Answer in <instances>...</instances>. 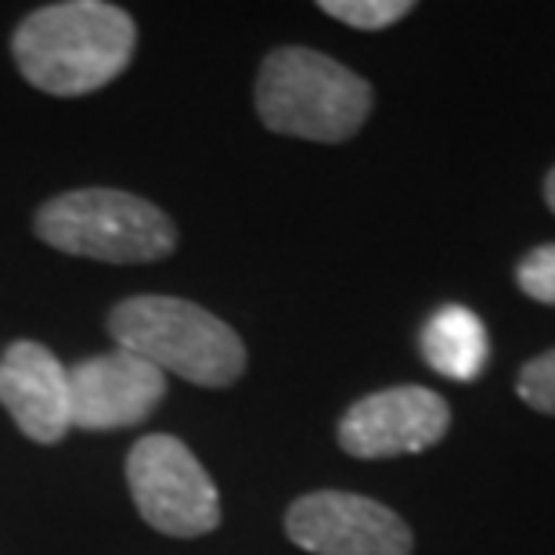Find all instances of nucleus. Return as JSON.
I'll list each match as a JSON object with an SVG mask.
<instances>
[{"mask_svg":"<svg viewBox=\"0 0 555 555\" xmlns=\"http://www.w3.org/2000/svg\"><path fill=\"white\" fill-rule=\"evenodd\" d=\"M138 48V26L105 0H65L37 8L18 22L11 54L26 80L43 94L83 98L127 73Z\"/></svg>","mask_w":555,"mask_h":555,"instance_id":"obj_1","label":"nucleus"},{"mask_svg":"<svg viewBox=\"0 0 555 555\" xmlns=\"http://www.w3.org/2000/svg\"><path fill=\"white\" fill-rule=\"evenodd\" d=\"M257 116L285 138L321 144L350 141L369 124L372 83L314 48H278L257 73Z\"/></svg>","mask_w":555,"mask_h":555,"instance_id":"obj_2","label":"nucleus"},{"mask_svg":"<svg viewBox=\"0 0 555 555\" xmlns=\"http://www.w3.org/2000/svg\"><path fill=\"white\" fill-rule=\"evenodd\" d=\"M108 332L116 347L138 353L163 375L224 390L246 372V343L238 332L181 296H130L113 307Z\"/></svg>","mask_w":555,"mask_h":555,"instance_id":"obj_3","label":"nucleus"},{"mask_svg":"<svg viewBox=\"0 0 555 555\" xmlns=\"http://www.w3.org/2000/svg\"><path fill=\"white\" fill-rule=\"evenodd\" d=\"M33 231L59 253L102 263H155L177 249V228L159 206L119 188H76L48 198Z\"/></svg>","mask_w":555,"mask_h":555,"instance_id":"obj_4","label":"nucleus"},{"mask_svg":"<svg viewBox=\"0 0 555 555\" xmlns=\"http://www.w3.org/2000/svg\"><path fill=\"white\" fill-rule=\"evenodd\" d=\"M127 487L138 516L159 534L203 538L220 527V491L184 440L149 433L127 454Z\"/></svg>","mask_w":555,"mask_h":555,"instance_id":"obj_5","label":"nucleus"},{"mask_svg":"<svg viewBox=\"0 0 555 555\" xmlns=\"http://www.w3.org/2000/svg\"><path fill=\"white\" fill-rule=\"evenodd\" d=\"M285 534L310 555H412L415 534L390 505L350 491H310L285 513Z\"/></svg>","mask_w":555,"mask_h":555,"instance_id":"obj_6","label":"nucleus"},{"mask_svg":"<svg viewBox=\"0 0 555 555\" xmlns=\"http://www.w3.org/2000/svg\"><path fill=\"white\" fill-rule=\"evenodd\" d=\"M451 408L426 386H390L353 401L339 418V448L364 462L418 454L448 437Z\"/></svg>","mask_w":555,"mask_h":555,"instance_id":"obj_7","label":"nucleus"},{"mask_svg":"<svg viewBox=\"0 0 555 555\" xmlns=\"http://www.w3.org/2000/svg\"><path fill=\"white\" fill-rule=\"evenodd\" d=\"M166 397V375L124 347L87 358L69 369L73 426L127 429L149 418Z\"/></svg>","mask_w":555,"mask_h":555,"instance_id":"obj_8","label":"nucleus"},{"mask_svg":"<svg viewBox=\"0 0 555 555\" xmlns=\"http://www.w3.org/2000/svg\"><path fill=\"white\" fill-rule=\"evenodd\" d=\"M0 404L33 443H59L73 429L69 369L43 347L18 339L0 358Z\"/></svg>","mask_w":555,"mask_h":555,"instance_id":"obj_9","label":"nucleus"},{"mask_svg":"<svg viewBox=\"0 0 555 555\" xmlns=\"http://www.w3.org/2000/svg\"><path fill=\"white\" fill-rule=\"evenodd\" d=\"M418 347L429 369L454 383H473L491 358V339H487L480 314H473L462 304H448L437 314H429Z\"/></svg>","mask_w":555,"mask_h":555,"instance_id":"obj_10","label":"nucleus"},{"mask_svg":"<svg viewBox=\"0 0 555 555\" xmlns=\"http://www.w3.org/2000/svg\"><path fill=\"white\" fill-rule=\"evenodd\" d=\"M318 8L325 11V15L339 18L343 26H353L364 33L397 26L404 15L415 11L412 0H321Z\"/></svg>","mask_w":555,"mask_h":555,"instance_id":"obj_11","label":"nucleus"},{"mask_svg":"<svg viewBox=\"0 0 555 555\" xmlns=\"http://www.w3.org/2000/svg\"><path fill=\"white\" fill-rule=\"evenodd\" d=\"M516 393L527 408H534V412L555 418V350L538 353V358H530L524 364L519 383H516Z\"/></svg>","mask_w":555,"mask_h":555,"instance_id":"obj_12","label":"nucleus"},{"mask_svg":"<svg viewBox=\"0 0 555 555\" xmlns=\"http://www.w3.org/2000/svg\"><path fill=\"white\" fill-rule=\"evenodd\" d=\"M516 285L519 293L530 296L534 304L555 307V242L530 249L516 268Z\"/></svg>","mask_w":555,"mask_h":555,"instance_id":"obj_13","label":"nucleus"},{"mask_svg":"<svg viewBox=\"0 0 555 555\" xmlns=\"http://www.w3.org/2000/svg\"><path fill=\"white\" fill-rule=\"evenodd\" d=\"M545 206L555 214V166L545 173Z\"/></svg>","mask_w":555,"mask_h":555,"instance_id":"obj_14","label":"nucleus"}]
</instances>
